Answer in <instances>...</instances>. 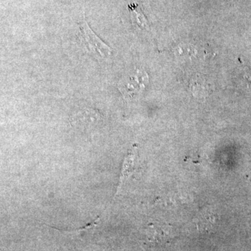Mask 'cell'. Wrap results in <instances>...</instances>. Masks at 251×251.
<instances>
[{"label": "cell", "instance_id": "6da1fadb", "mask_svg": "<svg viewBox=\"0 0 251 251\" xmlns=\"http://www.w3.org/2000/svg\"><path fill=\"white\" fill-rule=\"evenodd\" d=\"M79 29L81 46L90 55L99 60H106L111 57L112 49L92 30L85 16L79 23Z\"/></svg>", "mask_w": 251, "mask_h": 251}, {"label": "cell", "instance_id": "7a4b0ae2", "mask_svg": "<svg viewBox=\"0 0 251 251\" xmlns=\"http://www.w3.org/2000/svg\"><path fill=\"white\" fill-rule=\"evenodd\" d=\"M148 82L146 73L141 69H135L122 77L118 89L126 99H133L145 90Z\"/></svg>", "mask_w": 251, "mask_h": 251}, {"label": "cell", "instance_id": "3957f363", "mask_svg": "<svg viewBox=\"0 0 251 251\" xmlns=\"http://www.w3.org/2000/svg\"><path fill=\"white\" fill-rule=\"evenodd\" d=\"M103 120L101 112L95 108L85 107L75 110L70 117L73 127L81 130H92Z\"/></svg>", "mask_w": 251, "mask_h": 251}, {"label": "cell", "instance_id": "277c9868", "mask_svg": "<svg viewBox=\"0 0 251 251\" xmlns=\"http://www.w3.org/2000/svg\"><path fill=\"white\" fill-rule=\"evenodd\" d=\"M137 148H138L137 145L133 146V148L130 149L126 156H125L123 164H122L120 183H119V186L117 187L116 196L122 192L124 186L128 182L130 176L134 173L135 166H136L137 155H138V149Z\"/></svg>", "mask_w": 251, "mask_h": 251}, {"label": "cell", "instance_id": "5b68a950", "mask_svg": "<svg viewBox=\"0 0 251 251\" xmlns=\"http://www.w3.org/2000/svg\"><path fill=\"white\" fill-rule=\"evenodd\" d=\"M147 241L151 246L166 245L171 239V231L163 226H151L147 230Z\"/></svg>", "mask_w": 251, "mask_h": 251}, {"label": "cell", "instance_id": "8992f818", "mask_svg": "<svg viewBox=\"0 0 251 251\" xmlns=\"http://www.w3.org/2000/svg\"><path fill=\"white\" fill-rule=\"evenodd\" d=\"M128 8L129 9L130 20L133 25L143 30H149L150 27V23L139 5L133 3L128 5Z\"/></svg>", "mask_w": 251, "mask_h": 251}, {"label": "cell", "instance_id": "52a82bcc", "mask_svg": "<svg viewBox=\"0 0 251 251\" xmlns=\"http://www.w3.org/2000/svg\"><path fill=\"white\" fill-rule=\"evenodd\" d=\"M214 214L210 211H205L201 214L198 217V226L199 228L202 229H210L214 226Z\"/></svg>", "mask_w": 251, "mask_h": 251}]
</instances>
